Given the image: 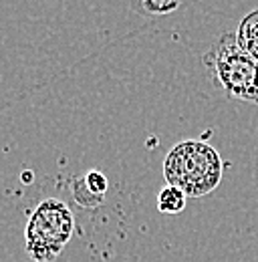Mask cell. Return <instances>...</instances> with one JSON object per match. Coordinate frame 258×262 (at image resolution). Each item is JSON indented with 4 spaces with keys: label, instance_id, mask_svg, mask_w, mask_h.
Instances as JSON below:
<instances>
[{
    "label": "cell",
    "instance_id": "6da1fadb",
    "mask_svg": "<svg viewBox=\"0 0 258 262\" xmlns=\"http://www.w3.org/2000/svg\"><path fill=\"white\" fill-rule=\"evenodd\" d=\"M224 173L220 154L206 141L186 139L169 149L163 162L167 186L182 190L188 198H202L218 188Z\"/></svg>",
    "mask_w": 258,
    "mask_h": 262
},
{
    "label": "cell",
    "instance_id": "7a4b0ae2",
    "mask_svg": "<svg viewBox=\"0 0 258 262\" xmlns=\"http://www.w3.org/2000/svg\"><path fill=\"white\" fill-rule=\"evenodd\" d=\"M204 65L226 97L258 107V65L238 47L236 33H224L204 55Z\"/></svg>",
    "mask_w": 258,
    "mask_h": 262
},
{
    "label": "cell",
    "instance_id": "3957f363",
    "mask_svg": "<svg viewBox=\"0 0 258 262\" xmlns=\"http://www.w3.org/2000/svg\"><path fill=\"white\" fill-rule=\"evenodd\" d=\"M75 230L71 208L55 198L42 200L27 224V252L34 262H53L69 244Z\"/></svg>",
    "mask_w": 258,
    "mask_h": 262
},
{
    "label": "cell",
    "instance_id": "277c9868",
    "mask_svg": "<svg viewBox=\"0 0 258 262\" xmlns=\"http://www.w3.org/2000/svg\"><path fill=\"white\" fill-rule=\"evenodd\" d=\"M107 188H109V182H107L105 173L97 171V169H91L83 178H75L73 180V198L81 206L93 208V206L103 202Z\"/></svg>",
    "mask_w": 258,
    "mask_h": 262
},
{
    "label": "cell",
    "instance_id": "5b68a950",
    "mask_svg": "<svg viewBox=\"0 0 258 262\" xmlns=\"http://www.w3.org/2000/svg\"><path fill=\"white\" fill-rule=\"evenodd\" d=\"M236 42L238 47L258 65V10L248 12L236 31Z\"/></svg>",
    "mask_w": 258,
    "mask_h": 262
},
{
    "label": "cell",
    "instance_id": "8992f818",
    "mask_svg": "<svg viewBox=\"0 0 258 262\" xmlns=\"http://www.w3.org/2000/svg\"><path fill=\"white\" fill-rule=\"evenodd\" d=\"M186 202H188V196L182 190L174 186H165L158 194V210L163 214H180L184 212Z\"/></svg>",
    "mask_w": 258,
    "mask_h": 262
},
{
    "label": "cell",
    "instance_id": "52a82bcc",
    "mask_svg": "<svg viewBox=\"0 0 258 262\" xmlns=\"http://www.w3.org/2000/svg\"><path fill=\"white\" fill-rule=\"evenodd\" d=\"M133 10L141 14H169L176 12L184 0H129Z\"/></svg>",
    "mask_w": 258,
    "mask_h": 262
}]
</instances>
